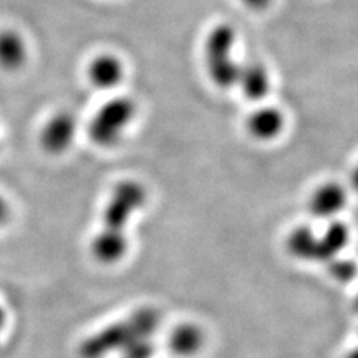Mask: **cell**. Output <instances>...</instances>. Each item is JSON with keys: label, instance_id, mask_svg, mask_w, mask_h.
<instances>
[{"label": "cell", "instance_id": "cell-1", "mask_svg": "<svg viewBox=\"0 0 358 358\" xmlns=\"http://www.w3.org/2000/svg\"><path fill=\"white\" fill-rule=\"evenodd\" d=\"M159 313L145 308L118 324H114L93 338L87 339L80 348L83 358H102L105 354L122 350L127 351L133 345L148 341L152 331L159 326Z\"/></svg>", "mask_w": 358, "mask_h": 358}, {"label": "cell", "instance_id": "cell-2", "mask_svg": "<svg viewBox=\"0 0 358 358\" xmlns=\"http://www.w3.org/2000/svg\"><path fill=\"white\" fill-rule=\"evenodd\" d=\"M236 31L230 24H218L209 31L205 42L206 71L218 88L229 90L238 85L242 66L233 59Z\"/></svg>", "mask_w": 358, "mask_h": 358}, {"label": "cell", "instance_id": "cell-3", "mask_svg": "<svg viewBox=\"0 0 358 358\" xmlns=\"http://www.w3.org/2000/svg\"><path fill=\"white\" fill-rule=\"evenodd\" d=\"M136 115V105L129 97L110 99L100 108L88 124V136L94 145L110 148L120 142Z\"/></svg>", "mask_w": 358, "mask_h": 358}, {"label": "cell", "instance_id": "cell-4", "mask_svg": "<svg viewBox=\"0 0 358 358\" xmlns=\"http://www.w3.org/2000/svg\"><path fill=\"white\" fill-rule=\"evenodd\" d=\"M147 199L143 187L136 181H122L114 189L103 210V230L126 233V226L134 212Z\"/></svg>", "mask_w": 358, "mask_h": 358}, {"label": "cell", "instance_id": "cell-5", "mask_svg": "<svg viewBox=\"0 0 358 358\" xmlns=\"http://www.w3.org/2000/svg\"><path fill=\"white\" fill-rule=\"evenodd\" d=\"M76 118L67 110L55 112L41 129L39 143L45 152L59 155L71 148L76 136Z\"/></svg>", "mask_w": 358, "mask_h": 358}, {"label": "cell", "instance_id": "cell-6", "mask_svg": "<svg viewBox=\"0 0 358 358\" xmlns=\"http://www.w3.org/2000/svg\"><path fill=\"white\" fill-rule=\"evenodd\" d=\"M348 194L345 188L338 182L321 184L309 199L310 214L320 218L327 220L336 217L345 208Z\"/></svg>", "mask_w": 358, "mask_h": 358}, {"label": "cell", "instance_id": "cell-7", "mask_svg": "<svg viewBox=\"0 0 358 358\" xmlns=\"http://www.w3.org/2000/svg\"><path fill=\"white\" fill-rule=\"evenodd\" d=\"M285 118L282 110L275 106H263L255 109L246 120L248 133L257 141H272L282 133Z\"/></svg>", "mask_w": 358, "mask_h": 358}, {"label": "cell", "instance_id": "cell-8", "mask_svg": "<svg viewBox=\"0 0 358 358\" xmlns=\"http://www.w3.org/2000/svg\"><path fill=\"white\" fill-rule=\"evenodd\" d=\"M124 78V66L112 54H100L88 66V80L99 90L115 88Z\"/></svg>", "mask_w": 358, "mask_h": 358}, {"label": "cell", "instance_id": "cell-9", "mask_svg": "<svg viewBox=\"0 0 358 358\" xmlns=\"http://www.w3.org/2000/svg\"><path fill=\"white\" fill-rule=\"evenodd\" d=\"M129 241L126 233L100 230L92 242V254L99 263L114 264L127 254Z\"/></svg>", "mask_w": 358, "mask_h": 358}, {"label": "cell", "instance_id": "cell-10", "mask_svg": "<svg viewBox=\"0 0 358 358\" xmlns=\"http://www.w3.org/2000/svg\"><path fill=\"white\" fill-rule=\"evenodd\" d=\"M27 62V43L18 31H0V69L17 72Z\"/></svg>", "mask_w": 358, "mask_h": 358}, {"label": "cell", "instance_id": "cell-11", "mask_svg": "<svg viewBox=\"0 0 358 358\" xmlns=\"http://www.w3.org/2000/svg\"><path fill=\"white\" fill-rule=\"evenodd\" d=\"M238 85L245 99H248L250 102H260L271 90V76L262 63L254 62L242 66Z\"/></svg>", "mask_w": 358, "mask_h": 358}, {"label": "cell", "instance_id": "cell-12", "mask_svg": "<svg viewBox=\"0 0 358 358\" xmlns=\"http://www.w3.org/2000/svg\"><path fill=\"white\" fill-rule=\"evenodd\" d=\"M350 241V230L345 224L334 221L326 229L318 239V260L317 262H331Z\"/></svg>", "mask_w": 358, "mask_h": 358}, {"label": "cell", "instance_id": "cell-13", "mask_svg": "<svg viewBox=\"0 0 358 358\" xmlns=\"http://www.w3.org/2000/svg\"><path fill=\"white\" fill-rule=\"evenodd\" d=\"M318 239L309 227H297L289 233L287 239V250L296 259L306 260V262H317L318 260Z\"/></svg>", "mask_w": 358, "mask_h": 358}, {"label": "cell", "instance_id": "cell-14", "mask_svg": "<svg viewBox=\"0 0 358 358\" xmlns=\"http://www.w3.org/2000/svg\"><path fill=\"white\" fill-rule=\"evenodd\" d=\"M203 334L193 324H184L175 329L171 336V348L179 355H192L200 350Z\"/></svg>", "mask_w": 358, "mask_h": 358}, {"label": "cell", "instance_id": "cell-15", "mask_svg": "<svg viewBox=\"0 0 358 358\" xmlns=\"http://www.w3.org/2000/svg\"><path fill=\"white\" fill-rule=\"evenodd\" d=\"M355 266L351 262H338V260H331L330 262V273L339 279V281H351V279L355 276Z\"/></svg>", "mask_w": 358, "mask_h": 358}, {"label": "cell", "instance_id": "cell-16", "mask_svg": "<svg viewBox=\"0 0 358 358\" xmlns=\"http://www.w3.org/2000/svg\"><path fill=\"white\" fill-rule=\"evenodd\" d=\"M152 352V345L148 341H142L136 345H133L124 352V358H150Z\"/></svg>", "mask_w": 358, "mask_h": 358}, {"label": "cell", "instance_id": "cell-17", "mask_svg": "<svg viewBox=\"0 0 358 358\" xmlns=\"http://www.w3.org/2000/svg\"><path fill=\"white\" fill-rule=\"evenodd\" d=\"M10 218H13V206H10L9 200L0 193V230L8 226Z\"/></svg>", "mask_w": 358, "mask_h": 358}, {"label": "cell", "instance_id": "cell-18", "mask_svg": "<svg viewBox=\"0 0 358 358\" xmlns=\"http://www.w3.org/2000/svg\"><path fill=\"white\" fill-rule=\"evenodd\" d=\"M242 3L248 6L254 10H262L266 9L268 5L272 3V0H242Z\"/></svg>", "mask_w": 358, "mask_h": 358}, {"label": "cell", "instance_id": "cell-19", "mask_svg": "<svg viewBox=\"0 0 358 358\" xmlns=\"http://www.w3.org/2000/svg\"><path fill=\"white\" fill-rule=\"evenodd\" d=\"M6 320H8V315H6V310H5V308L0 305V331L3 330V327H5V324H6Z\"/></svg>", "mask_w": 358, "mask_h": 358}, {"label": "cell", "instance_id": "cell-20", "mask_svg": "<svg viewBox=\"0 0 358 358\" xmlns=\"http://www.w3.org/2000/svg\"><path fill=\"white\" fill-rule=\"evenodd\" d=\"M352 184H354V187L358 189V166L355 167V171H354V173H352Z\"/></svg>", "mask_w": 358, "mask_h": 358}, {"label": "cell", "instance_id": "cell-21", "mask_svg": "<svg viewBox=\"0 0 358 358\" xmlns=\"http://www.w3.org/2000/svg\"><path fill=\"white\" fill-rule=\"evenodd\" d=\"M346 358H358V346H357V348H355L354 351H351L350 355L346 357Z\"/></svg>", "mask_w": 358, "mask_h": 358}, {"label": "cell", "instance_id": "cell-22", "mask_svg": "<svg viewBox=\"0 0 358 358\" xmlns=\"http://www.w3.org/2000/svg\"><path fill=\"white\" fill-rule=\"evenodd\" d=\"M357 309H358V296H357Z\"/></svg>", "mask_w": 358, "mask_h": 358}]
</instances>
